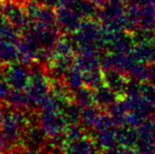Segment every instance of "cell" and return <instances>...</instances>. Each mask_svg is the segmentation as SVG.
Returning <instances> with one entry per match:
<instances>
[]
</instances>
